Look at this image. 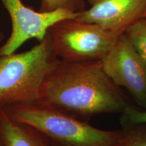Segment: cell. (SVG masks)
Returning <instances> with one entry per match:
<instances>
[{
	"label": "cell",
	"mask_w": 146,
	"mask_h": 146,
	"mask_svg": "<svg viewBox=\"0 0 146 146\" xmlns=\"http://www.w3.org/2000/svg\"><path fill=\"white\" fill-rule=\"evenodd\" d=\"M39 101L86 122L100 114H122L134 107L107 76L101 61L59 60L43 81Z\"/></svg>",
	"instance_id": "cell-1"
},
{
	"label": "cell",
	"mask_w": 146,
	"mask_h": 146,
	"mask_svg": "<svg viewBox=\"0 0 146 146\" xmlns=\"http://www.w3.org/2000/svg\"><path fill=\"white\" fill-rule=\"evenodd\" d=\"M59 60L48 33L28 51L0 54V108L39 101L43 81Z\"/></svg>",
	"instance_id": "cell-2"
},
{
	"label": "cell",
	"mask_w": 146,
	"mask_h": 146,
	"mask_svg": "<svg viewBox=\"0 0 146 146\" xmlns=\"http://www.w3.org/2000/svg\"><path fill=\"white\" fill-rule=\"evenodd\" d=\"M14 119L35 128L52 146H116L119 130H102L39 101L8 106Z\"/></svg>",
	"instance_id": "cell-3"
},
{
	"label": "cell",
	"mask_w": 146,
	"mask_h": 146,
	"mask_svg": "<svg viewBox=\"0 0 146 146\" xmlns=\"http://www.w3.org/2000/svg\"><path fill=\"white\" fill-rule=\"evenodd\" d=\"M47 33L58 58L73 62L101 61L121 35L74 18L58 21Z\"/></svg>",
	"instance_id": "cell-4"
},
{
	"label": "cell",
	"mask_w": 146,
	"mask_h": 146,
	"mask_svg": "<svg viewBox=\"0 0 146 146\" xmlns=\"http://www.w3.org/2000/svg\"><path fill=\"white\" fill-rule=\"evenodd\" d=\"M101 63L110 79L126 89L139 108L146 110V64L125 33Z\"/></svg>",
	"instance_id": "cell-5"
},
{
	"label": "cell",
	"mask_w": 146,
	"mask_h": 146,
	"mask_svg": "<svg viewBox=\"0 0 146 146\" xmlns=\"http://www.w3.org/2000/svg\"><path fill=\"white\" fill-rule=\"evenodd\" d=\"M8 12L12 22V31L4 44L0 46V54L16 52L25 42L32 39L41 41L50 28L58 21L74 18L76 13L59 10L45 12L35 11L22 0H0Z\"/></svg>",
	"instance_id": "cell-6"
},
{
	"label": "cell",
	"mask_w": 146,
	"mask_h": 146,
	"mask_svg": "<svg viewBox=\"0 0 146 146\" xmlns=\"http://www.w3.org/2000/svg\"><path fill=\"white\" fill-rule=\"evenodd\" d=\"M87 3L90 8L77 12L74 19L119 35L143 17L146 10V0H87Z\"/></svg>",
	"instance_id": "cell-7"
},
{
	"label": "cell",
	"mask_w": 146,
	"mask_h": 146,
	"mask_svg": "<svg viewBox=\"0 0 146 146\" xmlns=\"http://www.w3.org/2000/svg\"><path fill=\"white\" fill-rule=\"evenodd\" d=\"M0 146H52L35 128L0 108Z\"/></svg>",
	"instance_id": "cell-8"
},
{
	"label": "cell",
	"mask_w": 146,
	"mask_h": 146,
	"mask_svg": "<svg viewBox=\"0 0 146 146\" xmlns=\"http://www.w3.org/2000/svg\"><path fill=\"white\" fill-rule=\"evenodd\" d=\"M116 146H146V122L122 125Z\"/></svg>",
	"instance_id": "cell-9"
},
{
	"label": "cell",
	"mask_w": 146,
	"mask_h": 146,
	"mask_svg": "<svg viewBox=\"0 0 146 146\" xmlns=\"http://www.w3.org/2000/svg\"><path fill=\"white\" fill-rule=\"evenodd\" d=\"M125 34L146 64V16L131 25Z\"/></svg>",
	"instance_id": "cell-10"
},
{
	"label": "cell",
	"mask_w": 146,
	"mask_h": 146,
	"mask_svg": "<svg viewBox=\"0 0 146 146\" xmlns=\"http://www.w3.org/2000/svg\"><path fill=\"white\" fill-rule=\"evenodd\" d=\"M83 0H41L40 12H50L64 10L77 13L85 10Z\"/></svg>",
	"instance_id": "cell-11"
},
{
	"label": "cell",
	"mask_w": 146,
	"mask_h": 146,
	"mask_svg": "<svg viewBox=\"0 0 146 146\" xmlns=\"http://www.w3.org/2000/svg\"><path fill=\"white\" fill-rule=\"evenodd\" d=\"M145 122H146V110L137 108L135 106L127 110L121 114L120 117L121 125Z\"/></svg>",
	"instance_id": "cell-12"
},
{
	"label": "cell",
	"mask_w": 146,
	"mask_h": 146,
	"mask_svg": "<svg viewBox=\"0 0 146 146\" xmlns=\"http://www.w3.org/2000/svg\"><path fill=\"white\" fill-rule=\"evenodd\" d=\"M3 39H4V35L1 32H0V46H1V44L3 42Z\"/></svg>",
	"instance_id": "cell-13"
},
{
	"label": "cell",
	"mask_w": 146,
	"mask_h": 146,
	"mask_svg": "<svg viewBox=\"0 0 146 146\" xmlns=\"http://www.w3.org/2000/svg\"><path fill=\"white\" fill-rule=\"evenodd\" d=\"M144 16H146V10H145V12H144V14L143 15V17H144Z\"/></svg>",
	"instance_id": "cell-14"
}]
</instances>
